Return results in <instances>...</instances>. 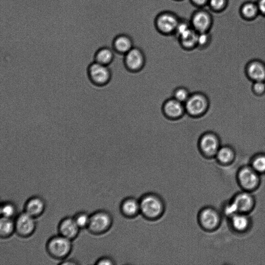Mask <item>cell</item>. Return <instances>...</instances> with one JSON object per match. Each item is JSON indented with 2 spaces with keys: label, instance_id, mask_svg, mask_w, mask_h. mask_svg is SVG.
<instances>
[{
  "label": "cell",
  "instance_id": "6da1fadb",
  "mask_svg": "<svg viewBox=\"0 0 265 265\" xmlns=\"http://www.w3.org/2000/svg\"><path fill=\"white\" fill-rule=\"evenodd\" d=\"M139 202L140 214L148 220H157L165 213V202L156 194L150 193L142 196Z\"/></svg>",
  "mask_w": 265,
  "mask_h": 265
},
{
  "label": "cell",
  "instance_id": "7a4b0ae2",
  "mask_svg": "<svg viewBox=\"0 0 265 265\" xmlns=\"http://www.w3.org/2000/svg\"><path fill=\"white\" fill-rule=\"evenodd\" d=\"M72 241L60 234L52 236L46 243V250L53 258L63 260L72 252Z\"/></svg>",
  "mask_w": 265,
  "mask_h": 265
},
{
  "label": "cell",
  "instance_id": "3957f363",
  "mask_svg": "<svg viewBox=\"0 0 265 265\" xmlns=\"http://www.w3.org/2000/svg\"><path fill=\"white\" fill-rule=\"evenodd\" d=\"M185 106L187 115L193 118H198L207 113L210 107V101L205 94L196 92L191 94Z\"/></svg>",
  "mask_w": 265,
  "mask_h": 265
},
{
  "label": "cell",
  "instance_id": "277c9868",
  "mask_svg": "<svg viewBox=\"0 0 265 265\" xmlns=\"http://www.w3.org/2000/svg\"><path fill=\"white\" fill-rule=\"evenodd\" d=\"M111 214L104 210H99L90 215L88 231L93 235H100L108 232L112 227Z\"/></svg>",
  "mask_w": 265,
  "mask_h": 265
},
{
  "label": "cell",
  "instance_id": "5b68a950",
  "mask_svg": "<svg viewBox=\"0 0 265 265\" xmlns=\"http://www.w3.org/2000/svg\"><path fill=\"white\" fill-rule=\"evenodd\" d=\"M180 18L174 12L164 11L159 13L154 20L157 31L165 36L174 35Z\"/></svg>",
  "mask_w": 265,
  "mask_h": 265
},
{
  "label": "cell",
  "instance_id": "8992f818",
  "mask_svg": "<svg viewBox=\"0 0 265 265\" xmlns=\"http://www.w3.org/2000/svg\"><path fill=\"white\" fill-rule=\"evenodd\" d=\"M254 199L248 192H241L237 194L226 208V213L231 217L238 213L246 214L253 208Z\"/></svg>",
  "mask_w": 265,
  "mask_h": 265
},
{
  "label": "cell",
  "instance_id": "52a82bcc",
  "mask_svg": "<svg viewBox=\"0 0 265 265\" xmlns=\"http://www.w3.org/2000/svg\"><path fill=\"white\" fill-rule=\"evenodd\" d=\"M198 149L203 156L212 158L221 147L219 136L214 132L208 131L203 133L198 142Z\"/></svg>",
  "mask_w": 265,
  "mask_h": 265
},
{
  "label": "cell",
  "instance_id": "ba28073f",
  "mask_svg": "<svg viewBox=\"0 0 265 265\" xmlns=\"http://www.w3.org/2000/svg\"><path fill=\"white\" fill-rule=\"evenodd\" d=\"M213 17L210 12L203 8L195 11L190 20L192 28L198 33L210 31L214 23Z\"/></svg>",
  "mask_w": 265,
  "mask_h": 265
},
{
  "label": "cell",
  "instance_id": "9c48e42d",
  "mask_svg": "<svg viewBox=\"0 0 265 265\" xmlns=\"http://www.w3.org/2000/svg\"><path fill=\"white\" fill-rule=\"evenodd\" d=\"M36 218L23 211L18 215L15 220V232L23 238L32 236L36 228Z\"/></svg>",
  "mask_w": 265,
  "mask_h": 265
},
{
  "label": "cell",
  "instance_id": "30bf717a",
  "mask_svg": "<svg viewBox=\"0 0 265 265\" xmlns=\"http://www.w3.org/2000/svg\"><path fill=\"white\" fill-rule=\"evenodd\" d=\"M88 74L91 82L97 86L107 85L112 77V73L108 66L96 62L90 65Z\"/></svg>",
  "mask_w": 265,
  "mask_h": 265
},
{
  "label": "cell",
  "instance_id": "8fae6325",
  "mask_svg": "<svg viewBox=\"0 0 265 265\" xmlns=\"http://www.w3.org/2000/svg\"><path fill=\"white\" fill-rule=\"evenodd\" d=\"M219 213L215 208L207 207L202 208L198 215V222L202 229L213 231L217 229L221 222Z\"/></svg>",
  "mask_w": 265,
  "mask_h": 265
},
{
  "label": "cell",
  "instance_id": "7c38bea8",
  "mask_svg": "<svg viewBox=\"0 0 265 265\" xmlns=\"http://www.w3.org/2000/svg\"><path fill=\"white\" fill-rule=\"evenodd\" d=\"M124 56V64L129 71L137 73L144 68L146 64L145 55L139 48L134 47Z\"/></svg>",
  "mask_w": 265,
  "mask_h": 265
},
{
  "label": "cell",
  "instance_id": "4fadbf2b",
  "mask_svg": "<svg viewBox=\"0 0 265 265\" xmlns=\"http://www.w3.org/2000/svg\"><path fill=\"white\" fill-rule=\"evenodd\" d=\"M163 115L169 120H177L186 114L185 104L174 97L167 99L162 106Z\"/></svg>",
  "mask_w": 265,
  "mask_h": 265
},
{
  "label": "cell",
  "instance_id": "5bb4252c",
  "mask_svg": "<svg viewBox=\"0 0 265 265\" xmlns=\"http://www.w3.org/2000/svg\"><path fill=\"white\" fill-rule=\"evenodd\" d=\"M238 179L241 186L247 191L255 189L259 183L258 173L252 167L242 168L238 174Z\"/></svg>",
  "mask_w": 265,
  "mask_h": 265
},
{
  "label": "cell",
  "instance_id": "9a60e30c",
  "mask_svg": "<svg viewBox=\"0 0 265 265\" xmlns=\"http://www.w3.org/2000/svg\"><path fill=\"white\" fill-rule=\"evenodd\" d=\"M58 230L59 234L73 241L78 236L80 229L73 217H67L61 220Z\"/></svg>",
  "mask_w": 265,
  "mask_h": 265
},
{
  "label": "cell",
  "instance_id": "2e32d148",
  "mask_svg": "<svg viewBox=\"0 0 265 265\" xmlns=\"http://www.w3.org/2000/svg\"><path fill=\"white\" fill-rule=\"evenodd\" d=\"M247 77L252 81H265V64L258 60H252L248 63L245 69Z\"/></svg>",
  "mask_w": 265,
  "mask_h": 265
},
{
  "label": "cell",
  "instance_id": "e0dca14e",
  "mask_svg": "<svg viewBox=\"0 0 265 265\" xmlns=\"http://www.w3.org/2000/svg\"><path fill=\"white\" fill-rule=\"evenodd\" d=\"M46 207V202L43 198L34 196L29 198L25 203L24 211L36 219L43 214Z\"/></svg>",
  "mask_w": 265,
  "mask_h": 265
},
{
  "label": "cell",
  "instance_id": "ac0fdd59",
  "mask_svg": "<svg viewBox=\"0 0 265 265\" xmlns=\"http://www.w3.org/2000/svg\"><path fill=\"white\" fill-rule=\"evenodd\" d=\"M113 46L116 52L124 55L134 47L132 37L125 34L117 35L113 40Z\"/></svg>",
  "mask_w": 265,
  "mask_h": 265
},
{
  "label": "cell",
  "instance_id": "d6986e66",
  "mask_svg": "<svg viewBox=\"0 0 265 265\" xmlns=\"http://www.w3.org/2000/svg\"><path fill=\"white\" fill-rule=\"evenodd\" d=\"M120 211L125 217L132 218L140 214L139 200L133 197H128L122 201Z\"/></svg>",
  "mask_w": 265,
  "mask_h": 265
},
{
  "label": "cell",
  "instance_id": "ffe728a7",
  "mask_svg": "<svg viewBox=\"0 0 265 265\" xmlns=\"http://www.w3.org/2000/svg\"><path fill=\"white\" fill-rule=\"evenodd\" d=\"M198 35V33L191 28L177 39L182 48L191 51L197 48Z\"/></svg>",
  "mask_w": 265,
  "mask_h": 265
},
{
  "label": "cell",
  "instance_id": "44dd1931",
  "mask_svg": "<svg viewBox=\"0 0 265 265\" xmlns=\"http://www.w3.org/2000/svg\"><path fill=\"white\" fill-rule=\"evenodd\" d=\"M231 224L233 228L238 232L246 231L249 227L250 220L245 214L238 213L231 217Z\"/></svg>",
  "mask_w": 265,
  "mask_h": 265
},
{
  "label": "cell",
  "instance_id": "7402d4cb",
  "mask_svg": "<svg viewBox=\"0 0 265 265\" xmlns=\"http://www.w3.org/2000/svg\"><path fill=\"white\" fill-rule=\"evenodd\" d=\"M235 157L234 150L230 146H221L215 157L221 165H227L233 162Z\"/></svg>",
  "mask_w": 265,
  "mask_h": 265
},
{
  "label": "cell",
  "instance_id": "603a6c76",
  "mask_svg": "<svg viewBox=\"0 0 265 265\" xmlns=\"http://www.w3.org/2000/svg\"><path fill=\"white\" fill-rule=\"evenodd\" d=\"M115 57L113 50L109 47H102L99 49L95 53V62L104 66H109L112 63Z\"/></svg>",
  "mask_w": 265,
  "mask_h": 265
},
{
  "label": "cell",
  "instance_id": "cb8c5ba5",
  "mask_svg": "<svg viewBox=\"0 0 265 265\" xmlns=\"http://www.w3.org/2000/svg\"><path fill=\"white\" fill-rule=\"evenodd\" d=\"M240 12L241 17L248 20H254L260 14L257 4L251 2L243 4Z\"/></svg>",
  "mask_w": 265,
  "mask_h": 265
},
{
  "label": "cell",
  "instance_id": "d4e9b609",
  "mask_svg": "<svg viewBox=\"0 0 265 265\" xmlns=\"http://www.w3.org/2000/svg\"><path fill=\"white\" fill-rule=\"evenodd\" d=\"M15 232V222L14 219L1 217L0 220V236L6 239Z\"/></svg>",
  "mask_w": 265,
  "mask_h": 265
},
{
  "label": "cell",
  "instance_id": "484cf974",
  "mask_svg": "<svg viewBox=\"0 0 265 265\" xmlns=\"http://www.w3.org/2000/svg\"><path fill=\"white\" fill-rule=\"evenodd\" d=\"M17 209L15 203L10 201L2 202L0 213L2 217L14 219L16 216Z\"/></svg>",
  "mask_w": 265,
  "mask_h": 265
},
{
  "label": "cell",
  "instance_id": "4316f807",
  "mask_svg": "<svg viewBox=\"0 0 265 265\" xmlns=\"http://www.w3.org/2000/svg\"><path fill=\"white\" fill-rule=\"evenodd\" d=\"M80 229H87L89 226L90 215L85 211H80L73 217Z\"/></svg>",
  "mask_w": 265,
  "mask_h": 265
},
{
  "label": "cell",
  "instance_id": "83f0119b",
  "mask_svg": "<svg viewBox=\"0 0 265 265\" xmlns=\"http://www.w3.org/2000/svg\"><path fill=\"white\" fill-rule=\"evenodd\" d=\"M191 93L185 87H178L173 91V97L185 104L189 98Z\"/></svg>",
  "mask_w": 265,
  "mask_h": 265
},
{
  "label": "cell",
  "instance_id": "f1b7e54d",
  "mask_svg": "<svg viewBox=\"0 0 265 265\" xmlns=\"http://www.w3.org/2000/svg\"><path fill=\"white\" fill-rule=\"evenodd\" d=\"M258 174L265 173V154L261 153L255 156L252 161V167Z\"/></svg>",
  "mask_w": 265,
  "mask_h": 265
},
{
  "label": "cell",
  "instance_id": "f546056e",
  "mask_svg": "<svg viewBox=\"0 0 265 265\" xmlns=\"http://www.w3.org/2000/svg\"><path fill=\"white\" fill-rule=\"evenodd\" d=\"M228 0H209L208 7L213 12L220 13L227 8Z\"/></svg>",
  "mask_w": 265,
  "mask_h": 265
},
{
  "label": "cell",
  "instance_id": "4dcf8cb0",
  "mask_svg": "<svg viewBox=\"0 0 265 265\" xmlns=\"http://www.w3.org/2000/svg\"><path fill=\"white\" fill-rule=\"evenodd\" d=\"M212 36L210 32L198 33L197 40V48L204 49L210 44Z\"/></svg>",
  "mask_w": 265,
  "mask_h": 265
},
{
  "label": "cell",
  "instance_id": "1f68e13d",
  "mask_svg": "<svg viewBox=\"0 0 265 265\" xmlns=\"http://www.w3.org/2000/svg\"><path fill=\"white\" fill-rule=\"evenodd\" d=\"M191 28L190 21H188L185 19L180 18L174 35L178 38L182 34L185 33Z\"/></svg>",
  "mask_w": 265,
  "mask_h": 265
},
{
  "label": "cell",
  "instance_id": "d6a6232c",
  "mask_svg": "<svg viewBox=\"0 0 265 265\" xmlns=\"http://www.w3.org/2000/svg\"><path fill=\"white\" fill-rule=\"evenodd\" d=\"M252 91L257 96H262L265 94V81H256L253 82Z\"/></svg>",
  "mask_w": 265,
  "mask_h": 265
},
{
  "label": "cell",
  "instance_id": "836d02e7",
  "mask_svg": "<svg viewBox=\"0 0 265 265\" xmlns=\"http://www.w3.org/2000/svg\"><path fill=\"white\" fill-rule=\"evenodd\" d=\"M97 265H113L115 264L113 258L109 256H103L99 258L95 262Z\"/></svg>",
  "mask_w": 265,
  "mask_h": 265
},
{
  "label": "cell",
  "instance_id": "e575fe53",
  "mask_svg": "<svg viewBox=\"0 0 265 265\" xmlns=\"http://www.w3.org/2000/svg\"><path fill=\"white\" fill-rule=\"evenodd\" d=\"M190 2L193 6L200 9L208 6L209 0H190Z\"/></svg>",
  "mask_w": 265,
  "mask_h": 265
},
{
  "label": "cell",
  "instance_id": "d590c367",
  "mask_svg": "<svg viewBox=\"0 0 265 265\" xmlns=\"http://www.w3.org/2000/svg\"><path fill=\"white\" fill-rule=\"evenodd\" d=\"M256 4L258 8L259 14L265 16V0H258Z\"/></svg>",
  "mask_w": 265,
  "mask_h": 265
},
{
  "label": "cell",
  "instance_id": "8d00e7d4",
  "mask_svg": "<svg viewBox=\"0 0 265 265\" xmlns=\"http://www.w3.org/2000/svg\"><path fill=\"white\" fill-rule=\"evenodd\" d=\"M60 264H77L78 262L73 259H67L61 260V262L59 263Z\"/></svg>",
  "mask_w": 265,
  "mask_h": 265
},
{
  "label": "cell",
  "instance_id": "74e56055",
  "mask_svg": "<svg viewBox=\"0 0 265 265\" xmlns=\"http://www.w3.org/2000/svg\"><path fill=\"white\" fill-rule=\"evenodd\" d=\"M174 1H176V2H182V1H183V0H174Z\"/></svg>",
  "mask_w": 265,
  "mask_h": 265
}]
</instances>
